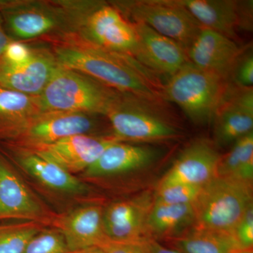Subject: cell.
<instances>
[{
    "label": "cell",
    "mask_w": 253,
    "mask_h": 253,
    "mask_svg": "<svg viewBox=\"0 0 253 253\" xmlns=\"http://www.w3.org/2000/svg\"><path fill=\"white\" fill-rule=\"evenodd\" d=\"M56 56L61 67L86 75L113 90L154 101L163 99L161 83L130 56L98 47L67 46L56 48Z\"/></svg>",
    "instance_id": "6da1fadb"
},
{
    "label": "cell",
    "mask_w": 253,
    "mask_h": 253,
    "mask_svg": "<svg viewBox=\"0 0 253 253\" xmlns=\"http://www.w3.org/2000/svg\"><path fill=\"white\" fill-rule=\"evenodd\" d=\"M119 94L92 78L57 66L38 97L42 112L106 116Z\"/></svg>",
    "instance_id": "7a4b0ae2"
},
{
    "label": "cell",
    "mask_w": 253,
    "mask_h": 253,
    "mask_svg": "<svg viewBox=\"0 0 253 253\" xmlns=\"http://www.w3.org/2000/svg\"><path fill=\"white\" fill-rule=\"evenodd\" d=\"M160 104L161 101L120 94L106 115L113 136L121 141L138 143L177 139L180 131Z\"/></svg>",
    "instance_id": "3957f363"
},
{
    "label": "cell",
    "mask_w": 253,
    "mask_h": 253,
    "mask_svg": "<svg viewBox=\"0 0 253 253\" xmlns=\"http://www.w3.org/2000/svg\"><path fill=\"white\" fill-rule=\"evenodd\" d=\"M228 81L188 62L161 88L162 99L177 105L195 124L213 121Z\"/></svg>",
    "instance_id": "277c9868"
},
{
    "label": "cell",
    "mask_w": 253,
    "mask_h": 253,
    "mask_svg": "<svg viewBox=\"0 0 253 253\" xmlns=\"http://www.w3.org/2000/svg\"><path fill=\"white\" fill-rule=\"evenodd\" d=\"M251 183L216 176L203 186L193 204L194 228L233 234L253 204Z\"/></svg>",
    "instance_id": "5b68a950"
},
{
    "label": "cell",
    "mask_w": 253,
    "mask_h": 253,
    "mask_svg": "<svg viewBox=\"0 0 253 253\" xmlns=\"http://www.w3.org/2000/svg\"><path fill=\"white\" fill-rule=\"evenodd\" d=\"M133 20L175 41L185 51L201 30V25L180 0H134L116 3Z\"/></svg>",
    "instance_id": "8992f818"
},
{
    "label": "cell",
    "mask_w": 253,
    "mask_h": 253,
    "mask_svg": "<svg viewBox=\"0 0 253 253\" xmlns=\"http://www.w3.org/2000/svg\"><path fill=\"white\" fill-rule=\"evenodd\" d=\"M91 116L84 113H44L1 129L0 136L14 138L33 149L68 136L93 132L99 126Z\"/></svg>",
    "instance_id": "52a82bcc"
},
{
    "label": "cell",
    "mask_w": 253,
    "mask_h": 253,
    "mask_svg": "<svg viewBox=\"0 0 253 253\" xmlns=\"http://www.w3.org/2000/svg\"><path fill=\"white\" fill-rule=\"evenodd\" d=\"M214 138L216 146H229L252 132L253 89L228 82L214 115Z\"/></svg>",
    "instance_id": "ba28073f"
},
{
    "label": "cell",
    "mask_w": 253,
    "mask_h": 253,
    "mask_svg": "<svg viewBox=\"0 0 253 253\" xmlns=\"http://www.w3.org/2000/svg\"><path fill=\"white\" fill-rule=\"evenodd\" d=\"M154 204L149 191L132 199L116 201L103 212L105 234L110 241L141 243L149 239L147 221Z\"/></svg>",
    "instance_id": "9c48e42d"
},
{
    "label": "cell",
    "mask_w": 253,
    "mask_h": 253,
    "mask_svg": "<svg viewBox=\"0 0 253 253\" xmlns=\"http://www.w3.org/2000/svg\"><path fill=\"white\" fill-rule=\"evenodd\" d=\"M120 141L116 136L78 134L51 144L32 149L33 154L55 163L74 174L83 172L91 166L111 145Z\"/></svg>",
    "instance_id": "30bf717a"
},
{
    "label": "cell",
    "mask_w": 253,
    "mask_h": 253,
    "mask_svg": "<svg viewBox=\"0 0 253 253\" xmlns=\"http://www.w3.org/2000/svg\"><path fill=\"white\" fill-rule=\"evenodd\" d=\"M85 33L96 47L134 59L137 50L135 31L117 8L108 5L96 6L86 18Z\"/></svg>",
    "instance_id": "8fae6325"
},
{
    "label": "cell",
    "mask_w": 253,
    "mask_h": 253,
    "mask_svg": "<svg viewBox=\"0 0 253 253\" xmlns=\"http://www.w3.org/2000/svg\"><path fill=\"white\" fill-rule=\"evenodd\" d=\"M131 24L137 38V50L134 59L149 72L169 78L189 62L185 49L175 41L144 23Z\"/></svg>",
    "instance_id": "7c38bea8"
},
{
    "label": "cell",
    "mask_w": 253,
    "mask_h": 253,
    "mask_svg": "<svg viewBox=\"0 0 253 253\" xmlns=\"http://www.w3.org/2000/svg\"><path fill=\"white\" fill-rule=\"evenodd\" d=\"M220 158L217 146L211 141L195 140L181 151L158 187L176 184L203 187L217 176Z\"/></svg>",
    "instance_id": "4fadbf2b"
},
{
    "label": "cell",
    "mask_w": 253,
    "mask_h": 253,
    "mask_svg": "<svg viewBox=\"0 0 253 253\" xmlns=\"http://www.w3.org/2000/svg\"><path fill=\"white\" fill-rule=\"evenodd\" d=\"M244 50L234 40L201 27L186 52L191 64L229 81L231 70Z\"/></svg>",
    "instance_id": "5bb4252c"
},
{
    "label": "cell",
    "mask_w": 253,
    "mask_h": 253,
    "mask_svg": "<svg viewBox=\"0 0 253 253\" xmlns=\"http://www.w3.org/2000/svg\"><path fill=\"white\" fill-rule=\"evenodd\" d=\"M161 156V149L154 146L118 141L105 150L84 171V175L97 179L145 170L154 166Z\"/></svg>",
    "instance_id": "9a60e30c"
},
{
    "label": "cell",
    "mask_w": 253,
    "mask_h": 253,
    "mask_svg": "<svg viewBox=\"0 0 253 253\" xmlns=\"http://www.w3.org/2000/svg\"><path fill=\"white\" fill-rule=\"evenodd\" d=\"M103 212L97 205H86L57 218L55 226L69 251L100 247L109 239L105 234Z\"/></svg>",
    "instance_id": "2e32d148"
},
{
    "label": "cell",
    "mask_w": 253,
    "mask_h": 253,
    "mask_svg": "<svg viewBox=\"0 0 253 253\" xmlns=\"http://www.w3.org/2000/svg\"><path fill=\"white\" fill-rule=\"evenodd\" d=\"M46 218L40 201L0 159V221L21 219L41 224Z\"/></svg>",
    "instance_id": "e0dca14e"
},
{
    "label": "cell",
    "mask_w": 253,
    "mask_h": 253,
    "mask_svg": "<svg viewBox=\"0 0 253 253\" xmlns=\"http://www.w3.org/2000/svg\"><path fill=\"white\" fill-rule=\"evenodd\" d=\"M49 56L33 54L27 63L12 66L0 63V86L25 94H41L56 67Z\"/></svg>",
    "instance_id": "ac0fdd59"
},
{
    "label": "cell",
    "mask_w": 253,
    "mask_h": 253,
    "mask_svg": "<svg viewBox=\"0 0 253 253\" xmlns=\"http://www.w3.org/2000/svg\"><path fill=\"white\" fill-rule=\"evenodd\" d=\"M201 27L208 28L232 40L240 28L239 1L180 0Z\"/></svg>",
    "instance_id": "d6986e66"
},
{
    "label": "cell",
    "mask_w": 253,
    "mask_h": 253,
    "mask_svg": "<svg viewBox=\"0 0 253 253\" xmlns=\"http://www.w3.org/2000/svg\"><path fill=\"white\" fill-rule=\"evenodd\" d=\"M196 224L193 204L168 205L154 202L147 221L149 239L169 240L183 235Z\"/></svg>",
    "instance_id": "ffe728a7"
},
{
    "label": "cell",
    "mask_w": 253,
    "mask_h": 253,
    "mask_svg": "<svg viewBox=\"0 0 253 253\" xmlns=\"http://www.w3.org/2000/svg\"><path fill=\"white\" fill-rule=\"evenodd\" d=\"M18 161L28 174L49 189L72 195H84L89 191L87 185L73 174L36 154L24 155Z\"/></svg>",
    "instance_id": "44dd1931"
},
{
    "label": "cell",
    "mask_w": 253,
    "mask_h": 253,
    "mask_svg": "<svg viewBox=\"0 0 253 253\" xmlns=\"http://www.w3.org/2000/svg\"><path fill=\"white\" fill-rule=\"evenodd\" d=\"M168 241L171 249L182 253H231L241 250L233 234L196 228Z\"/></svg>",
    "instance_id": "7402d4cb"
},
{
    "label": "cell",
    "mask_w": 253,
    "mask_h": 253,
    "mask_svg": "<svg viewBox=\"0 0 253 253\" xmlns=\"http://www.w3.org/2000/svg\"><path fill=\"white\" fill-rule=\"evenodd\" d=\"M217 176L231 178L253 184V132L233 144L232 148L221 156Z\"/></svg>",
    "instance_id": "603a6c76"
},
{
    "label": "cell",
    "mask_w": 253,
    "mask_h": 253,
    "mask_svg": "<svg viewBox=\"0 0 253 253\" xmlns=\"http://www.w3.org/2000/svg\"><path fill=\"white\" fill-rule=\"evenodd\" d=\"M42 113L38 98L0 86V129L24 122Z\"/></svg>",
    "instance_id": "cb8c5ba5"
},
{
    "label": "cell",
    "mask_w": 253,
    "mask_h": 253,
    "mask_svg": "<svg viewBox=\"0 0 253 253\" xmlns=\"http://www.w3.org/2000/svg\"><path fill=\"white\" fill-rule=\"evenodd\" d=\"M6 19L10 29L21 39L41 36L54 29L57 23L52 14L36 9L12 11Z\"/></svg>",
    "instance_id": "d4e9b609"
},
{
    "label": "cell",
    "mask_w": 253,
    "mask_h": 253,
    "mask_svg": "<svg viewBox=\"0 0 253 253\" xmlns=\"http://www.w3.org/2000/svg\"><path fill=\"white\" fill-rule=\"evenodd\" d=\"M42 230L41 224L33 221L0 225V253H23L32 238Z\"/></svg>",
    "instance_id": "484cf974"
},
{
    "label": "cell",
    "mask_w": 253,
    "mask_h": 253,
    "mask_svg": "<svg viewBox=\"0 0 253 253\" xmlns=\"http://www.w3.org/2000/svg\"><path fill=\"white\" fill-rule=\"evenodd\" d=\"M201 189V186L184 184L158 187L154 194V202L168 205L193 204Z\"/></svg>",
    "instance_id": "4316f807"
},
{
    "label": "cell",
    "mask_w": 253,
    "mask_h": 253,
    "mask_svg": "<svg viewBox=\"0 0 253 253\" xmlns=\"http://www.w3.org/2000/svg\"><path fill=\"white\" fill-rule=\"evenodd\" d=\"M64 238L57 229H42L28 243L23 253H67Z\"/></svg>",
    "instance_id": "83f0119b"
},
{
    "label": "cell",
    "mask_w": 253,
    "mask_h": 253,
    "mask_svg": "<svg viewBox=\"0 0 253 253\" xmlns=\"http://www.w3.org/2000/svg\"><path fill=\"white\" fill-rule=\"evenodd\" d=\"M230 83L244 87H252L253 84V56L252 49H245L236 60L231 70ZM229 82V81H228Z\"/></svg>",
    "instance_id": "f1b7e54d"
},
{
    "label": "cell",
    "mask_w": 253,
    "mask_h": 253,
    "mask_svg": "<svg viewBox=\"0 0 253 253\" xmlns=\"http://www.w3.org/2000/svg\"><path fill=\"white\" fill-rule=\"evenodd\" d=\"M233 235L241 250H252L253 245V206L246 211L239 224L233 231Z\"/></svg>",
    "instance_id": "f546056e"
},
{
    "label": "cell",
    "mask_w": 253,
    "mask_h": 253,
    "mask_svg": "<svg viewBox=\"0 0 253 253\" xmlns=\"http://www.w3.org/2000/svg\"><path fill=\"white\" fill-rule=\"evenodd\" d=\"M33 54L31 49L22 43L10 42L4 50L2 61L12 66H21L27 63Z\"/></svg>",
    "instance_id": "4dcf8cb0"
},
{
    "label": "cell",
    "mask_w": 253,
    "mask_h": 253,
    "mask_svg": "<svg viewBox=\"0 0 253 253\" xmlns=\"http://www.w3.org/2000/svg\"><path fill=\"white\" fill-rule=\"evenodd\" d=\"M99 248L105 253H149L146 241L141 243L116 242L108 239Z\"/></svg>",
    "instance_id": "1f68e13d"
},
{
    "label": "cell",
    "mask_w": 253,
    "mask_h": 253,
    "mask_svg": "<svg viewBox=\"0 0 253 253\" xmlns=\"http://www.w3.org/2000/svg\"><path fill=\"white\" fill-rule=\"evenodd\" d=\"M146 245L149 253H182L171 248L166 247L154 239H148Z\"/></svg>",
    "instance_id": "d6a6232c"
},
{
    "label": "cell",
    "mask_w": 253,
    "mask_h": 253,
    "mask_svg": "<svg viewBox=\"0 0 253 253\" xmlns=\"http://www.w3.org/2000/svg\"><path fill=\"white\" fill-rule=\"evenodd\" d=\"M9 42V38H8L6 33H5L2 26V22H1V17H0V63L2 61L4 50Z\"/></svg>",
    "instance_id": "836d02e7"
},
{
    "label": "cell",
    "mask_w": 253,
    "mask_h": 253,
    "mask_svg": "<svg viewBox=\"0 0 253 253\" xmlns=\"http://www.w3.org/2000/svg\"><path fill=\"white\" fill-rule=\"evenodd\" d=\"M67 253H105L101 248L99 247H91L89 249L80 250L76 251H69Z\"/></svg>",
    "instance_id": "e575fe53"
},
{
    "label": "cell",
    "mask_w": 253,
    "mask_h": 253,
    "mask_svg": "<svg viewBox=\"0 0 253 253\" xmlns=\"http://www.w3.org/2000/svg\"><path fill=\"white\" fill-rule=\"evenodd\" d=\"M231 253H253L252 250H237Z\"/></svg>",
    "instance_id": "d590c367"
}]
</instances>
